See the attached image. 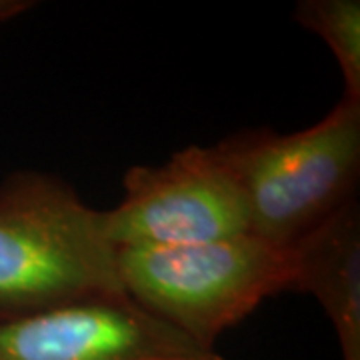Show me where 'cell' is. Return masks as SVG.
<instances>
[{"instance_id":"7","label":"cell","mask_w":360,"mask_h":360,"mask_svg":"<svg viewBox=\"0 0 360 360\" xmlns=\"http://www.w3.org/2000/svg\"><path fill=\"white\" fill-rule=\"evenodd\" d=\"M298 25L319 34L333 51L345 78V96L360 103V2L304 0L295 11Z\"/></svg>"},{"instance_id":"8","label":"cell","mask_w":360,"mask_h":360,"mask_svg":"<svg viewBox=\"0 0 360 360\" xmlns=\"http://www.w3.org/2000/svg\"><path fill=\"white\" fill-rule=\"evenodd\" d=\"M30 8H32V2L28 0H0V22L11 20Z\"/></svg>"},{"instance_id":"2","label":"cell","mask_w":360,"mask_h":360,"mask_svg":"<svg viewBox=\"0 0 360 360\" xmlns=\"http://www.w3.org/2000/svg\"><path fill=\"white\" fill-rule=\"evenodd\" d=\"M214 148L245 200L248 232L270 245L295 246L354 200L360 103L342 96L309 129L250 130Z\"/></svg>"},{"instance_id":"6","label":"cell","mask_w":360,"mask_h":360,"mask_svg":"<svg viewBox=\"0 0 360 360\" xmlns=\"http://www.w3.org/2000/svg\"><path fill=\"white\" fill-rule=\"evenodd\" d=\"M295 290L330 319L342 360H360V212L356 198L295 245Z\"/></svg>"},{"instance_id":"3","label":"cell","mask_w":360,"mask_h":360,"mask_svg":"<svg viewBox=\"0 0 360 360\" xmlns=\"http://www.w3.org/2000/svg\"><path fill=\"white\" fill-rule=\"evenodd\" d=\"M118 281L139 307L202 348L269 296L295 290V246L246 232L231 238L162 248H122Z\"/></svg>"},{"instance_id":"1","label":"cell","mask_w":360,"mask_h":360,"mask_svg":"<svg viewBox=\"0 0 360 360\" xmlns=\"http://www.w3.org/2000/svg\"><path fill=\"white\" fill-rule=\"evenodd\" d=\"M101 210L66 182L14 172L0 184V322L124 292Z\"/></svg>"},{"instance_id":"5","label":"cell","mask_w":360,"mask_h":360,"mask_svg":"<svg viewBox=\"0 0 360 360\" xmlns=\"http://www.w3.org/2000/svg\"><path fill=\"white\" fill-rule=\"evenodd\" d=\"M0 360H224L139 307L90 296L0 322Z\"/></svg>"},{"instance_id":"4","label":"cell","mask_w":360,"mask_h":360,"mask_svg":"<svg viewBox=\"0 0 360 360\" xmlns=\"http://www.w3.org/2000/svg\"><path fill=\"white\" fill-rule=\"evenodd\" d=\"M103 219L116 250L198 245L248 232L245 200L214 146H188L160 167H132L122 200Z\"/></svg>"}]
</instances>
